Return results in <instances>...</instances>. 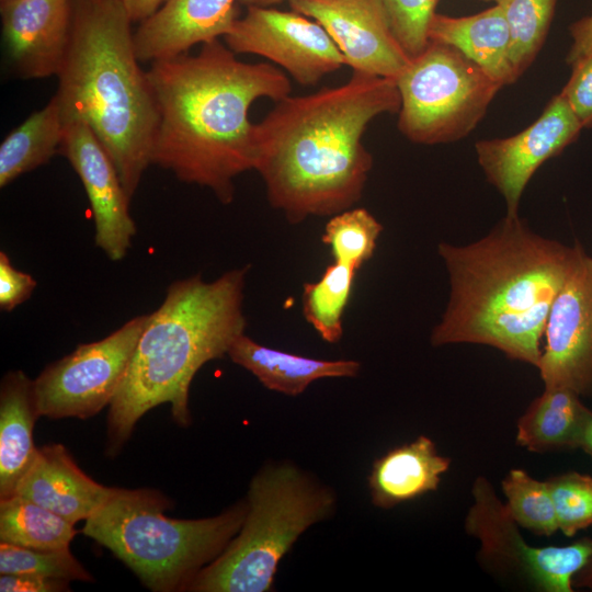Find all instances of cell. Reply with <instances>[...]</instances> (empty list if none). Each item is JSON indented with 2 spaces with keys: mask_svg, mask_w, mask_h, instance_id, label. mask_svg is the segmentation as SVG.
Instances as JSON below:
<instances>
[{
  "mask_svg": "<svg viewBox=\"0 0 592 592\" xmlns=\"http://www.w3.org/2000/svg\"><path fill=\"white\" fill-rule=\"evenodd\" d=\"M399 109L394 79L354 71L341 86L276 102L254 132L253 170L270 205L291 224L353 207L373 168L363 135Z\"/></svg>",
  "mask_w": 592,
  "mask_h": 592,
  "instance_id": "6da1fadb",
  "label": "cell"
},
{
  "mask_svg": "<svg viewBox=\"0 0 592 592\" xmlns=\"http://www.w3.org/2000/svg\"><path fill=\"white\" fill-rule=\"evenodd\" d=\"M147 76L159 111L152 164L231 203L235 179L254 169L249 110L259 99L291 95L288 77L272 64L239 60L219 39L196 55L152 61Z\"/></svg>",
  "mask_w": 592,
  "mask_h": 592,
  "instance_id": "7a4b0ae2",
  "label": "cell"
},
{
  "mask_svg": "<svg viewBox=\"0 0 592 592\" xmlns=\"http://www.w3.org/2000/svg\"><path fill=\"white\" fill-rule=\"evenodd\" d=\"M437 249L451 293L431 343L489 345L537 367L547 316L573 264L577 242L569 247L544 238L519 215H505L478 241L442 242Z\"/></svg>",
  "mask_w": 592,
  "mask_h": 592,
  "instance_id": "3957f363",
  "label": "cell"
},
{
  "mask_svg": "<svg viewBox=\"0 0 592 592\" xmlns=\"http://www.w3.org/2000/svg\"><path fill=\"white\" fill-rule=\"evenodd\" d=\"M250 264L212 282L200 274L174 281L151 312L125 377L110 403L106 455L116 456L138 420L169 403L173 421L190 425V386L197 371L228 355L244 333V287Z\"/></svg>",
  "mask_w": 592,
  "mask_h": 592,
  "instance_id": "277c9868",
  "label": "cell"
},
{
  "mask_svg": "<svg viewBox=\"0 0 592 592\" xmlns=\"http://www.w3.org/2000/svg\"><path fill=\"white\" fill-rule=\"evenodd\" d=\"M119 0H76L69 49L54 94L64 118L88 124L133 198L152 164L159 111Z\"/></svg>",
  "mask_w": 592,
  "mask_h": 592,
  "instance_id": "5b68a950",
  "label": "cell"
},
{
  "mask_svg": "<svg viewBox=\"0 0 592 592\" xmlns=\"http://www.w3.org/2000/svg\"><path fill=\"white\" fill-rule=\"evenodd\" d=\"M171 503L152 489L114 488L84 521L82 533L110 549L153 592L187 591L200 571L237 535L248 504L192 520L164 514Z\"/></svg>",
  "mask_w": 592,
  "mask_h": 592,
  "instance_id": "8992f818",
  "label": "cell"
},
{
  "mask_svg": "<svg viewBox=\"0 0 592 592\" xmlns=\"http://www.w3.org/2000/svg\"><path fill=\"white\" fill-rule=\"evenodd\" d=\"M243 524L224 551L190 584L193 592H270L282 558L310 526L329 519L334 491L283 460L252 477Z\"/></svg>",
  "mask_w": 592,
  "mask_h": 592,
  "instance_id": "52a82bcc",
  "label": "cell"
},
{
  "mask_svg": "<svg viewBox=\"0 0 592 592\" xmlns=\"http://www.w3.org/2000/svg\"><path fill=\"white\" fill-rule=\"evenodd\" d=\"M395 81L398 129L421 145L466 137L503 87L458 49L431 41Z\"/></svg>",
  "mask_w": 592,
  "mask_h": 592,
  "instance_id": "ba28073f",
  "label": "cell"
},
{
  "mask_svg": "<svg viewBox=\"0 0 592 592\" xmlns=\"http://www.w3.org/2000/svg\"><path fill=\"white\" fill-rule=\"evenodd\" d=\"M151 314L138 315L107 337L79 344L33 379L41 417L88 419L114 399Z\"/></svg>",
  "mask_w": 592,
  "mask_h": 592,
  "instance_id": "9c48e42d",
  "label": "cell"
},
{
  "mask_svg": "<svg viewBox=\"0 0 592 592\" xmlns=\"http://www.w3.org/2000/svg\"><path fill=\"white\" fill-rule=\"evenodd\" d=\"M235 54L262 56L300 86L311 87L341 69L345 59L325 29L296 11L247 7L223 37Z\"/></svg>",
  "mask_w": 592,
  "mask_h": 592,
  "instance_id": "30bf717a",
  "label": "cell"
},
{
  "mask_svg": "<svg viewBox=\"0 0 592 592\" xmlns=\"http://www.w3.org/2000/svg\"><path fill=\"white\" fill-rule=\"evenodd\" d=\"M543 338L537 368L544 386L592 396V257L579 242L550 306Z\"/></svg>",
  "mask_w": 592,
  "mask_h": 592,
  "instance_id": "8fae6325",
  "label": "cell"
},
{
  "mask_svg": "<svg viewBox=\"0 0 592 592\" xmlns=\"http://www.w3.org/2000/svg\"><path fill=\"white\" fill-rule=\"evenodd\" d=\"M582 129L572 109L558 93L522 132L476 143L478 163L488 182L503 196L508 216L519 215L523 191L537 169L576 141Z\"/></svg>",
  "mask_w": 592,
  "mask_h": 592,
  "instance_id": "7c38bea8",
  "label": "cell"
},
{
  "mask_svg": "<svg viewBox=\"0 0 592 592\" xmlns=\"http://www.w3.org/2000/svg\"><path fill=\"white\" fill-rule=\"evenodd\" d=\"M293 11L319 23L354 72L396 80L411 58L378 0H288Z\"/></svg>",
  "mask_w": 592,
  "mask_h": 592,
  "instance_id": "4fadbf2b",
  "label": "cell"
},
{
  "mask_svg": "<svg viewBox=\"0 0 592 592\" xmlns=\"http://www.w3.org/2000/svg\"><path fill=\"white\" fill-rule=\"evenodd\" d=\"M61 153L79 175L95 226V244L111 261H121L132 246L136 225L117 170L87 123L65 121Z\"/></svg>",
  "mask_w": 592,
  "mask_h": 592,
  "instance_id": "5bb4252c",
  "label": "cell"
},
{
  "mask_svg": "<svg viewBox=\"0 0 592 592\" xmlns=\"http://www.w3.org/2000/svg\"><path fill=\"white\" fill-rule=\"evenodd\" d=\"M5 50L23 79L58 76L72 30L71 0H5L1 2Z\"/></svg>",
  "mask_w": 592,
  "mask_h": 592,
  "instance_id": "9a60e30c",
  "label": "cell"
},
{
  "mask_svg": "<svg viewBox=\"0 0 592 592\" xmlns=\"http://www.w3.org/2000/svg\"><path fill=\"white\" fill-rule=\"evenodd\" d=\"M238 0H166L134 32L139 61L187 54L197 44L224 37L237 18Z\"/></svg>",
  "mask_w": 592,
  "mask_h": 592,
  "instance_id": "2e32d148",
  "label": "cell"
},
{
  "mask_svg": "<svg viewBox=\"0 0 592 592\" xmlns=\"http://www.w3.org/2000/svg\"><path fill=\"white\" fill-rule=\"evenodd\" d=\"M113 490L87 476L64 445L49 444L38 447L14 494L76 524L100 509Z\"/></svg>",
  "mask_w": 592,
  "mask_h": 592,
  "instance_id": "e0dca14e",
  "label": "cell"
},
{
  "mask_svg": "<svg viewBox=\"0 0 592 592\" xmlns=\"http://www.w3.org/2000/svg\"><path fill=\"white\" fill-rule=\"evenodd\" d=\"M473 497L465 526L479 540L482 561L500 573H516L534 587L546 547L523 539L519 524L485 477L475 480Z\"/></svg>",
  "mask_w": 592,
  "mask_h": 592,
  "instance_id": "ac0fdd59",
  "label": "cell"
},
{
  "mask_svg": "<svg viewBox=\"0 0 592 592\" xmlns=\"http://www.w3.org/2000/svg\"><path fill=\"white\" fill-rule=\"evenodd\" d=\"M451 466L434 442L424 435L396 446L374 460L368 476L372 502L391 509L435 491Z\"/></svg>",
  "mask_w": 592,
  "mask_h": 592,
  "instance_id": "d6986e66",
  "label": "cell"
},
{
  "mask_svg": "<svg viewBox=\"0 0 592 592\" xmlns=\"http://www.w3.org/2000/svg\"><path fill=\"white\" fill-rule=\"evenodd\" d=\"M428 38L458 49L502 86L516 81L509 59L510 30L499 3L467 16L435 12Z\"/></svg>",
  "mask_w": 592,
  "mask_h": 592,
  "instance_id": "ffe728a7",
  "label": "cell"
},
{
  "mask_svg": "<svg viewBox=\"0 0 592 592\" xmlns=\"http://www.w3.org/2000/svg\"><path fill=\"white\" fill-rule=\"evenodd\" d=\"M228 356L267 389L296 397L317 379L356 377L354 360H318L291 354L255 342L244 333L231 344Z\"/></svg>",
  "mask_w": 592,
  "mask_h": 592,
  "instance_id": "44dd1931",
  "label": "cell"
},
{
  "mask_svg": "<svg viewBox=\"0 0 592 592\" xmlns=\"http://www.w3.org/2000/svg\"><path fill=\"white\" fill-rule=\"evenodd\" d=\"M34 382L23 371H10L0 385V499L14 494L38 447L33 430L39 418Z\"/></svg>",
  "mask_w": 592,
  "mask_h": 592,
  "instance_id": "7402d4cb",
  "label": "cell"
},
{
  "mask_svg": "<svg viewBox=\"0 0 592 592\" xmlns=\"http://www.w3.org/2000/svg\"><path fill=\"white\" fill-rule=\"evenodd\" d=\"M588 410L573 390L544 387L516 422V443L533 453L578 448Z\"/></svg>",
  "mask_w": 592,
  "mask_h": 592,
  "instance_id": "603a6c76",
  "label": "cell"
},
{
  "mask_svg": "<svg viewBox=\"0 0 592 592\" xmlns=\"http://www.w3.org/2000/svg\"><path fill=\"white\" fill-rule=\"evenodd\" d=\"M65 118L57 98L30 115L0 145V186L45 163L59 151Z\"/></svg>",
  "mask_w": 592,
  "mask_h": 592,
  "instance_id": "cb8c5ba5",
  "label": "cell"
},
{
  "mask_svg": "<svg viewBox=\"0 0 592 592\" xmlns=\"http://www.w3.org/2000/svg\"><path fill=\"white\" fill-rule=\"evenodd\" d=\"M75 525L24 497L0 499V543L37 550L64 549L77 534Z\"/></svg>",
  "mask_w": 592,
  "mask_h": 592,
  "instance_id": "d4e9b609",
  "label": "cell"
},
{
  "mask_svg": "<svg viewBox=\"0 0 592 592\" xmlns=\"http://www.w3.org/2000/svg\"><path fill=\"white\" fill-rule=\"evenodd\" d=\"M356 272L349 265L333 262L317 282L304 285L303 315L328 343H338L342 339L343 315Z\"/></svg>",
  "mask_w": 592,
  "mask_h": 592,
  "instance_id": "484cf974",
  "label": "cell"
},
{
  "mask_svg": "<svg viewBox=\"0 0 592 592\" xmlns=\"http://www.w3.org/2000/svg\"><path fill=\"white\" fill-rule=\"evenodd\" d=\"M510 30V65L517 80L542 49L557 0H500Z\"/></svg>",
  "mask_w": 592,
  "mask_h": 592,
  "instance_id": "4316f807",
  "label": "cell"
},
{
  "mask_svg": "<svg viewBox=\"0 0 592 592\" xmlns=\"http://www.w3.org/2000/svg\"><path fill=\"white\" fill-rule=\"evenodd\" d=\"M383 225L363 207H351L332 215L325 227L322 242L334 262L358 271L375 251Z\"/></svg>",
  "mask_w": 592,
  "mask_h": 592,
  "instance_id": "83f0119b",
  "label": "cell"
},
{
  "mask_svg": "<svg viewBox=\"0 0 592 592\" xmlns=\"http://www.w3.org/2000/svg\"><path fill=\"white\" fill-rule=\"evenodd\" d=\"M501 487L506 510L519 526L546 537L559 530L546 480H537L525 470L515 468L505 475Z\"/></svg>",
  "mask_w": 592,
  "mask_h": 592,
  "instance_id": "f1b7e54d",
  "label": "cell"
},
{
  "mask_svg": "<svg viewBox=\"0 0 592 592\" xmlns=\"http://www.w3.org/2000/svg\"><path fill=\"white\" fill-rule=\"evenodd\" d=\"M29 573L67 581L90 582L93 577L71 554L69 547L37 550L0 543V574Z\"/></svg>",
  "mask_w": 592,
  "mask_h": 592,
  "instance_id": "f546056e",
  "label": "cell"
},
{
  "mask_svg": "<svg viewBox=\"0 0 592 592\" xmlns=\"http://www.w3.org/2000/svg\"><path fill=\"white\" fill-rule=\"evenodd\" d=\"M546 482L563 535L571 537L592 525V475L568 471Z\"/></svg>",
  "mask_w": 592,
  "mask_h": 592,
  "instance_id": "4dcf8cb0",
  "label": "cell"
},
{
  "mask_svg": "<svg viewBox=\"0 0 592 592\" xmlns=\"http://www.w3.org/2000/svg\"><path fill=\"white\" fill-rule=\"evenodd\" d=\"M397 41L410 58L429 44L428 26L439 0H378Z\"/></svg>",
  "mask_w": 592,
  "mask_h": 592,
  "instance_id": "1f68e13d",
  "label": "cell"
},
{
  "mask_svg": "<svg viewBox=\"0 0 592 592\" xmlns=\"http://www.w3.org/2000/svg\"><path fill=\"white\" fill-rule=\"evenodd\" d=\"M572 73L559 92L583 128H592V53L571 68Z\"/></svg>",
  "mask_w": 592,
  "mask_h": 592,
  "instance_id": "d6a6232c",
  "label": "cell"
},
{
  "mask_svg": "<svg viewBox=\"0 0 592 592\" xmlns=\"http://www.w3.org/2000/svg\"><path fill=\"white\" fill-rule=\"evenodd\" d=\"M35 278L18 270L4 251H0V308L12 311L26 301L34 292Z\"/></svg>",
  "mask_w": 592,
  "mask_h": 592,
  "instance_id": "836d02e7",
  "label": "cell"
},
{
  "mask_svg": "<svg viewBox=\"0 0 592 592\" xmlns=\"http://www.w3.org/2000/svg\"><path fill=\"white\" fill-rule=\"evenodd\" d=\"M69 582L29 573H3L0 576L1 592H61L69 591Z\"/></svg>",
  "mask_w": 592,
  "mask_h": 592,
  "instance_id": "e575fe53",
  "label": "cell"
},
{
  "mask_svg": "<svg viewBox=\"0 0 592 592\" xmlns=\"http://www.w3.org/2000/svg\"><path fill=\"white\" fill-rule=\"evenodd\" d=\"M572 43L566 56V62L573 68L592 53V11L574 21L569 26Z\"/></svg>",
  "mask_w": 592,
  "mask_h": 592,
  "instance_id": "d590c367",
  "label": "cell"
},
{
  "mask_svg": "<svg viewBox=\"0 0 592 592\" xmlns=\"http://www.w3.org/2000/svg\"><path fill=\"white\" fill-rule=\"evenodd\" d=\"M132 22H139L151 16L162 4L163 0H119Z\"/></svg>",
  "mask_w": 592,
  "mask_h": 592,
  "instance_id": "8d00e7d4",
  "label": "cell"
},
{
  "mask_svg": "<svg viewBox=\"0 0 592 592\" xmlns=\"http://www.w3.org/2000/svg\"><path fill=\"white\" fill-rule=\"evenodd\" d=\"M578 448L592 457V410H588L579 434Z\"/></svg>",
  "mask_w": 592,
  "mask_h": 592,
  "instance_id": "74e56055",
  "label": "cell"
},
{
  "mask_svg": "<svg viewBox=\"0 0 592 592\" xmlns=\"http://www.w3.org/2000/svg\"><path fill=\"white\" fill-rule=\"evenodd\" d=\"M572 585L592 591V554L587 563L574 574Z\"/></svg>",
  "mask_w": 592,
  "mask_h": 592,
  "instance_id": "f35d334b",
  "label": "cell"
},
{
  "mask_svg": "<svg viewBox=\"0 0 592 592\" xmlns=\"http://www.w3.org/2000/svg\"><path fill=\"white\" fill-rule=\"evenodd\" d=\"M284 0H238L239 4L247 7H271L275 3H280ZM288 1V0H287Z\"/></svg>",
  "mask_w": 592,
  "mask_h": 592,
  "instance_id": "ab89813d",
  "label": "cell"
},
{
  "mask_svg": "<svg viewBox=\"0 0 592 592\" xmlns=\"http://www.w3.org/2000/svg\"><path fill=\"white\" fill-rule=\"evenodd\" d=\"M483 1H491L493 3H498L500 0H483Z\"/></svg>",
  "mask_w": 592,
  "mask_h": 592,
  "instance_id": "60d3db41",
  "label": "cell"
},
{
  "mask_svg": "<svg viewBox=\"0 0 592 592\" xmlns=\"http://www.w3.org/2000/svg\"><path fill=\"white\" fill-rule=\"evenodd\" d=\"M2 1H5V0H1V2H2Z\"/></svg>",
  "mask_w": 592,
  "mask_h": 592,
  "instance_id": "b9f144b4",
  "label": "cell"
}]
</instances>
